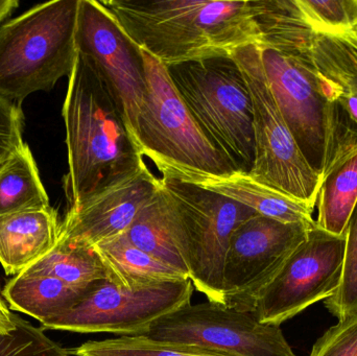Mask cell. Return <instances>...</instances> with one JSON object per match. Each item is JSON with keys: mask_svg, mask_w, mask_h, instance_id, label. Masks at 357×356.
Listing matches in <instances>:
<instances>
[{"mask_svg": "<svg viewBox=\"0 0 357 356\" xmlns=\"http://www.w3.org/2000/svg\"><path fill=\"white\" fill-rule=\"evenodd\" d=\"M24 272L52 276L75 288H88L107 279L106 270L94 249L61 242Z\"/></svg>", "mask_w": 357, "mask_h": 356, "instance_id": "603a6c76", "label": "cell"}, {"mask_svg": "<svg viewBox=\"0 0 357 356\" xmlns=\"http://www.w3.org/2000/svg\"><path fill=\"white\" fill-rule=\"evenodd\" d=\"M357 202V146L340 157L323 176L319 189L318 227L343 235Z\"/></svg>", "mask_w": 357, "mask_h": 356, "instance_id": "44dd1931", "label": "cell"}, {"mask_svg": "<svg viewBox=\"0 0 357 356\" xmlns=\"http://www.w3.org/2000/svg\"><path fill=\"white\" fill-rule=\"evenodd\" d=\"M68 353L50 340L42 328L20 318L16 330L8 334L0 332V356H62Z\"/></svg>", "mask_w": 357, "mask_h": 356, "instance_id": "4316f807", "label": "cell"}, {"mask_svg": "<svg viewBox=\"0 0 357 356\" xmlns=\"http://www.w3.org/2000/svg\"><path fill=\"white\" fill-rule=\"evenodd\" d=\"M155 167L161 177L172 178L222 194L264 217L282 223L316 225L312 219L314 209L256 181L249 173L233 171L216 175L177 165L158 164Z\"/></svg>", "mask_w": 357, "mask_h": 356, "instance_id": "2e32d148", "label": "cell"}, {"mask_svg": "<svg viewBox=\"0 0 357 356\" xmlns=\"http://www.w3.org/2000/svg\"><path fill=\"white\" fill-rule=\"evenodd\" d=\"M90 288H75L52 276L23 272L8 282L2 295L10 311L25 314L41 323L68 311Z\"/></svg>", "mask_w": 357, "mask_h": 356, "instance_id": "ffe728a7", "label": "cell"}, {"mask_svg": "<svg viewBox=\"0 0 357 356\" xmlns=\"http://www.w3.org/2000/svg\"><path fill=\"white\" fill-rule=\"evenodd\" d=\"M249 88L253 107L255 155L250 175L260 183L314 209L322 178L302 154L264 70L258 45L231 54Z\"/></svg>", "mask_w": 357, "mask_h": 356, "instance_id": "8992f818", "label": "cell"}, {"mask_svg": "<svg viewBox=\"0 0 357 356\" xmlns=\"http://www.w3.org/2000/svg\"><path fill=\"white\" fill-rule=\"evenodd\" d=\"M93 249L106 270L107 279L119 288L140 290L189 279L188 276L132 245L125 233Z\"/></svg>", "mask_w": 357, "mask_h": 356, "instance_id": "ac0fdd59", "label": "cell"}, {"mask_svg": "<svg viewBox=\"0 0 357 356\" xmlns=\"http://www.w3.org/2000/svg\"><path fill=\"white\" fill-rule=\"evenodd\" d=\"M20 319L19 316L14 315L10 311L1 290H0V332L3 334H10L14 332L18 325V321Z\"/></svg>", "mask_w": 357, "mask_h": 356, "instance_id": "f546056e", "label": "cell"}, {"mask_svg": "<svg viewBox=\"0 0 357 356\" xmlns=\"http://www.w3.org/2000/svg\"><path fill=\"white\" fill-rule=\"evenodd\" d=\"M62 356H70V355H69V353H66V355H62Z\"/></svg>", "mask_w": 357, "mask_h": 356, "instance_id": "1f68e13d", "label": "cell"}, {"mask_svg": "<svg viewBox=\"0 0 357 356\" xmlns=\"http://www.w3.org/2000/svg\"><path fill=\"white\" fill-rule=\"evenodd\" d=\"M79 0L38 4L0 25V98L21 108L70 75L77 60Z\"/></svg>", "mask_w": 357, "mask_h": 356, "instance_id": "3957f363", "label": "cell"}, {"mask_svg": "<svg viewBox=\"0 0 357 356\" xmlns=\"http://www.w3.org/2000/svg\"><path fill=\"white\" fill-rule=\"evenodd\" d=\"M192 294L190 279L140 290L100 280L68 311L41 322L42 330L146 336L159 320L190 304Z\"/></svg>", "mask_w": 357, "mask_h": 356, "instance_id": "9c48e42d", "label": "cell"}, {"mask_svg": "<svg viewBox=\"0 0 357 356\" xmlns=\"http://www.w3.org/2000/svg\"><path fill=\"white\" fill-rule=\"evenodd\" d=\"M17 0H0V25L2 21L10 16V13L18 6Z\"/></svg>", "mask_w": 357, "mask_h": 356, "instance_id": "4dcf8cb0", "label": "cell"}, {"mask_svg": "<svg viewBox=\"0 0 357 356\" xmlns=\"http://www.w3.org/2000/svg\"><path fill=\"white\" fill-rule=\"evenodd\" d=\"M77 356H229L180 343L155 340L146 336H123L89 341L73 351Z\"/></svg>", "mask_w": 357, "mask_h": 356, "instance_id": "cb8c5ba5", "label": "cell"}, {"mask_svg": "<svg viewBox=\"0 0 357 356\" xmlns=\"http://www.w3.org/2000/svg\"><path fill=\"white\" fill-rule=\"evenodd\" d=\"M266 77L302 154L323 178L329 135V102L310 71L287 54L259 46Z\"/></svg>", "mask_w": 357, "mask_h": 356, "instance_id": "5bb4252c", "label": "cell"}, {"mask_svg": "<svg viewBox=\"0 0 357 356\" xmlns=\"http://www.w3.org/2000/svg\"><path fill=\"white\" fill-rule=\"evenodd\" d=\"M264 44L287 54L316 79L329 105L357 95V31L321 33L296 0H254Z\"/></svg>", "mask_w": 357, "mask_h": 356, "instance_id": "52a82bcc", "label": "cell"}, {"mask_svg": "<svg viewBox=\"0 0 357 356\" xmlns=\"http://www.w3.org/2000/svg\"><path fill=\"white\" fill-rule=\"evenodd\" d=\"M142 52L146 77L137 121V148L142 156L154 165H177L216 175L233 171L197 127L167 66Z\"/></svg>", "mask_w": 357, "mask_h": 356, "instance_id": "ba28073f", "label": "cell"}, {"mask_svg": "<svg viewBox=\"0 0 357 356\" xmlns=\"http://www.w3.org/2000/svg\"><path fill=\"white\" fill-rule=\"evenodd\" d=\"M310 356H357V313L329 328Z\"/></svg>", "mask_w": 357, "mask_h": 356, "instance_id": "83f0119b", "label": "cell"}, {"mask_svg": "<svg viewBox=\"0 0 357 356\" xmlns=\"http://www.w3.org/2000/svg\"><path fill=\"white\" fill-rule=\"evenodd\" d=\"M21 108L0 98V163L24 144Z\"/></svg>", "mask_w": 357, "mask_h": 356, "instance_id": "f1b7e54d", "label": "cell"}, {"mask_svg": "<svg viewBox=\"0 0 357 356\" xmlns=\"http://www.w3.org/2000/svg\"><path fill=\"white\" fill-rule=\"evenodd\" d=\"M314 226L282 223L258 213L243 222L231 236L225 258L226 307L254 313L262 291Z\"/></svg>", "mask_w": 357, "mask_h": 356, "instance_id": "7c38bea8", "label": "cell"}, {"mask_svg": "<svg viewBox=\"0 0 357 356\" xmlns=\"http://www.w3.org/2000/svg\"><path fill=\"white\" fill-rule=\"evenodd\" d=\"M167 68L202 133L233 171L250 173L255 155L253 107L234 59L220 56Z\"/></svg>", "mask_w": 357, "mask_h": 356, "instance_id": "277c9868", "label": "cell"}, {"mask_svg": "<svg viewBox=\"0 0 357 356\" xmlns=\"http://www.w3.org/2000/svg\"><path fill=\"white\" fill-rule=\"evenodd\" d=\"M325 307L339 321L357 313V202L346 228L341 282L337 292L325 300Z\"/></svg>", "mask_w": 357, "mask_h": 356, "instance_id": "d4e9b609", "label": "cell"}, {"mask_svg": "<svg viewBox=\"0 0 357 356\" xmlns=\"http://www.w3.org/2000/svg\"><path fill=\"white\" fill-rule=\"evenodd\" d=\"M310 26L321 33L357 31V0H296Z\"/></svg>", "mask_w": 357, "mask_h": 356, "instance_id": "484cf974", "label": "cell"}, {"mask_svg": "<svg viewBox=\"0 0 357 356\" xmlns=\"http://www.w3.org/2000/svg\"><path fill=\"white\" fill-rule=\"evenodd\" d=\"M144 52L169 67L262 46L253 0H102Z\"/></svg>", "mask_w": 357, "mask_h": 356, "instance_id": "6da1fadb", "label": "cell"}, {"mask_svg": "<svg viewBox=\"0 0 357 356\" xmlns=\"http://www.w3.org/2000/svg\"><path fill=\"white\" fill-rule=\"evenodd\" d=\"M160 180L175 205L178 249L193 288L207 301L226 307L224 265L229 242L255 211L193 184Z\"/></svg>", "mask_w": 357, "mask_h": 356, "instance_id": "5b68a950", "label": "cell"}, {"mask_svg": "<svg viewBox=\"0 0 357 356\" xmlns=\"http://www.w3.org/2000/svg\"><path fill=\"white\" fill-rule=\"evenodd\" d=\"M61 222L52 207L0 217V263L17 276L41 261L58 245Z\"/></svg>", "mask_w": 357, "mask_h": 356, "instance_id": "e0dca14e", "label": "cell"}, {"mask_svg": "<svg viewBox=\"0 0 357 356\" xmlns=\"http://www.w3.org/2000/svg\"><path fill=\"white\" fill-rule=\"evenodd\" d=\"M68 77L62 116L69 211L146 163L130 135L121 100L96 63L77 52Z\"/></svg>", "mask_w": 357, "mask_h": 356, "instance_id": "7a4b0ae2", "label": "cell"}, {"mask_svg": "<svg viewBox=\"0 0 357 356\" xmlns=\"http://www.w3.org/2000/svg\"><path fill=\"white\" fill-rule=\"evenodd\" d=\"M50 207L33 153L24 144L0 163V217Z\"/></svg>", "mask_w": 357, "mask_h": 356, "instance_id": "7402d4cb", "label": "cell"}, {"mask_svg": "<svg viewBox=\"0 0 357 356\" xmlns=\"http://www.w3.org/2000/svg\"><path fill=\"white\" fill-rule=\"evenodd\" d=\"M125 234L140 250L188 276L178 249L175 205L161 180L158 192L142 207Z\"/></svg>", "mask_w": 357, "mask_h": 356, "instance_id": "d6986e66", "label": "cell"}, {"mask_svg": "<svg viewBox=\"0 0 357 356\" xmlns=\"http://www.w3.org/2000/svg\"><path fill=\"white\" fill-rule=\"evenodd\" d=\"M159 188L160 177L144 164L67 211L59 242L93 249L126 233Z\"/></svg>", "mask_w": 357, "mask_h": 356, "instance_id": "9a60e30c", "label": "cell"}, {"mask_svg": "<svg viewBox=\"0 0 357 356\" xmlns=\"http://www.w3.org/2000/svg\"><path fill=\"white\" fill-rule=\"evenodd\" d=\"M75 39L77 52L96 63L121 100L130 135L137 146L138 116L146 90L142 49L98 0H79Z\"/></svg>", "mask_w": 357, "mask_h": 356, "instance_id": "4fadbf2b", "label": "cell"}, {"mask_svg": "<svg viewBox=\"0 0 357 356\" xmlns=\"http://www.w3.org/2000/svg\"><path fill=\"white\" fill-rule=\"evenodd\" d=\"M146 336L229 356H296L280 326L210 301L190 303L165 316Z\"/></svg>", "mask_w": 357, "mask_h": 356, "instance_id": "30bf717a", "label": "cell"}, {"mask_svg": "<svg viewBox=\"0 0 357 356\" xmlns=\"http://www.w3.org/2000/svg\"><path fill=\"white\" fill-rule=\"evenodd\" d=\"M345 247L346 232L333 235L312 227L260 294L254 311L257 319L280 326L333 296L341 282Z\"/></svg>", "mask_w": 357, "mask_h": 356, "instance_id": "8fae6325", "label": "cell"}]
</instances>
